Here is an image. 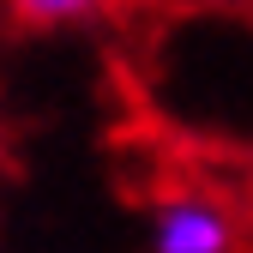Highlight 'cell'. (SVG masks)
<instances>
[{"label": "cell", "instance_id": "1", "mask_svg": "<svg viewBox=\"0 0 253 253\" xmlns=\"http://www.w3.org/2000/svg\"><path fill=\"white\" fill-rule=\"evenodd\" d=\"M151 247L157 253H235V217L211 193L175 187L151 217Z\"/></svg>", "mask_w": 253, "mask_h": 253}, {"label": "cell", "instance_id": "2", "mask_svg": "<svg viewBox=\"0 0 253 253\" xmlns=\"http://www.w3.org/2000/svg\"><path fill=\"white\" fill-rule=\"evenodd\" d=\"M103 0H6V12L18 30H60V24H79L90 18Z\"/></svg>", "mask_w": 253, "mask_h": 253}]
</instances>
